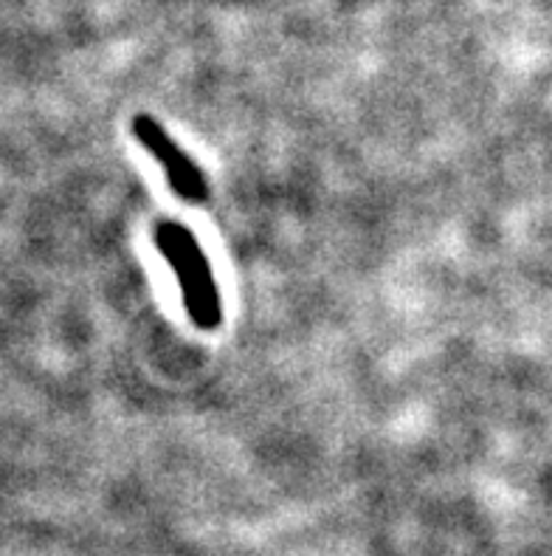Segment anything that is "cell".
I'll return each instance as SVG.
<instances>
[{"label": "cell", "instance_id": "obj_1", "mask_svg": "<svg viewBox=\"0 0 552 556\" xmlns=\"http://www.w3.org/2000/svg\"><path fill=\"white\" fill-rule=\"evenodd\" d=\"M155 247L167 257V263L176 271L181 282L183 305H187L189 319L211 331L223 319V305H220V291H217L211 266L203 254L201 243L187 226L178 220H158L155 224Z\"/></svg>", "mask_w": 552, "mask_h": 556}, {"label": "cell", "instance_id": "obj_2", "mask_svg": "<svg viewBox=\"0 0 552 556\" xmlns=\"http://www.w3.org/2000/svg\"><path fill=\"white\" fill-rule=\"evenodd\" d=\"M133 134L136 139L155 155V162L162 164L164 173H167L169 187L183 198V201H192V204H201L209 198V184L203 178L201 167H197L176 141L169 139V134L164 130L153 116L141 113L133 119Z\"/></svg>", "mask_w": 552, "mask_h": 556}]
</instances>
